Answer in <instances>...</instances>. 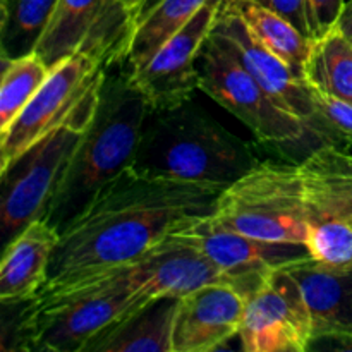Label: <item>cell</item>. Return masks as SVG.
<instances>
[{"mask_svg": "<svg viewBox=\"0 0 352 352\" xmlns=\"http://www.w3.org/2000/svg\"><path fill=\"white\" fill-rule=\"evenodd\" d=\"M220 192L131 165L62 230L43 287L134 263L189 220L212 213Z\"/></svg>", "mask_w": 352, "mask_h": 352, "instance_id": "6da1fadb", "label": "cell"}, {"mask_svg": "<svg viewBox=\"0 0 352 352\" xmlns=\"http://www.w3.org/2000/svg\"><path fill=\"white\" fill-rule=\"evenodd\" d=\"M150 113L146 98L131 79L126 58L107 64L95 116L45 215L58 232L133 165Z\"/></svg>", "mask_w": 352, "mask_h": 352, "instance_id": "7a4b0ae2", "label": "cell"}, {"mask_svg": "<svg viewBox=\"0 0 352 352\" xmlns=\"http://www.w3.org/2000/svg\"><path fill=\"white\" fill-rule=\"evenodd\" d=\"M260 162L250 143L189 100L174 109L151 110L133 167L157 177L226 189Z\"/></svg>", "mask_w": 352, "mask_h": 352, "instance_id": "3957f363", "label": "cell"}, {"mask_svg": "<svg viewBox=\"0 0 352 352\" xmlns=\"http://www.w3.org/2000/svg\"><path fill=\"white\" fill-rule=\"evenodd\" d=\"M212 215L254 239L306 246L308 223L299 164L261 160L222 189Z\"/></svg>", "mask_w": 352, "mask_h": 352, "instance_id": "277c9868", "label": "cell"}, {"mask_svg": "<svg viewBox=\"0 0 352 352\" xmlns=\"http://www.w3.org/2000/svg\"><path fill=\"white\" fill-rule=\"evenodd\" d=\"M199 89L241 120L260 144L294 158L320 148L306 124L285 112L250 74L229 47L210 34L198 60Z\"/></svg>", "mask_w": 352, "mask_h": 352, "instance_id": "5b68a950", "label": "cell"}, {"mask_svg": "<svg viewBox=\"0 0 352 352\" xmlns=\"http://www.w3.org/2000/svg\"><path fill=\"white\" fill-rule=\"evenodd\" d=\"M100 96V95H98ZM98 98L0 172V229L6 246L28 223L45 219L95 116Z\"/></svg>", "mask_w": 352, "mask_h": 352, "instance_id": "8992f818", "label": "cell"}, {"mask_svg": "<svg viewBox=\"0 0 352 352\" xmlns=\"http://www.w3.org/2000/svg\"><path fill=\"white\" fill-rule=\"evenodd\" d=\"M105 69V62L82 52L50 69L36 95L0 133V172L7 170L34 144L91 105L100 95Z\"/></svg>", "mask_w": 352, "mask_h": 352, "instance_id": "52a82bcc", "label": "cell"}, {"mask_svg": "<svg viewBox=\"0 0 352 352\" xmlns=\"http://www.w3.org/2000/svg\"><path fill=\"white\" fill-rule=\"evenodd\" d=\"M313 258L330 265L352 263V153L320 146L299 162Z\"/></svg>", "mask_w": 352, "mask_h": 352, "instance_id": "ba28073f", "label": "cell"}, {"mask_svg": "<svg viewBox=\"0 0 352 352\" xmlns=\"http://www.w3.org/2000/svg\"><path fill=\"white\" fill-rule=\"evenodd\" d=\"M133 28L122 0H58L36 54L50 69L79 52L110 64L126 58Z\"/></svg>", "mask_w": 352, "mask_h": 352, "instance_id": "9c48e42d", "label": "cell"}, {"mask_svg": "<svg viewBox=\"0 0 352 352\" xmlns=\"http://www.w3.org/2000/svg\"><path fill=\"white\" fill-rule=\"evenodd\" d=\"M246 352H305L313 323L301 287L284 267L267 272L246 298L239 330Z\"/></svg>", "mask_w": 352, "mask_h": 352, "instance_id": "30bf717a", "label": "cell"}, {"mask_svg": "<svg viewBox=\"0 0 352 352\" xmlns=\"http://www.w3.org/2000/svg\"><path fill=\"white\" fill-rule=\"evenodd\" d=\"M174 236L181 237L215 265L244 298L256 289L265 274L301 258L311 256L305 244L267 243L229 229L212 213L189 220Z\"/></svg>", "mask_w": 352, "mask_h": 352, "instance_id": "8fae6325", "label": "cell"}, {"mask_svg": "<svg viewBox=\"0 0 352 352\" xmlns=\"http://www.w3.org/2000/svg\"><path fill=\"white\" fill-rule=\"evenodd\" d=\"M220 3L222 0H208L146 64L131 71L134 86L143 93L151 110L182 105L199 89L198 60L215 28Z\"/></svg>", "mask_w": 352, "mask_h": 352, "instance_id": "7c38bea8", "label": "cell"}, {"mask_svg": "<svg viewBox=\"0 0 352 352\" xmlns=\"http://www.w3.org/2000/svg\"><path fill=\"white\" fill-rule=\"evenodd\" d=\"M246 298L226 280L179 298L172 352H212L239 337Z\"/></svg>", "mask_w": 352, "mask_h": 352, "instance_id": "4fadbf2b", "label": "cell"}, {"mask_svg": "<svg viewBox=\"0 0 352 352\" xmlns=\"http://www.w3.org/2000/svg\"><path fill=\"white\" fill-rule=\"evenodd\" d=\"M212 34L236 54L241 64L280 109L299 117L306 124L313 110L311 86L277 55L258 43L246 26L222 3Z\"/></svg>", "mask_w": 352, "mask_h": 352, "instance_id": "5bb4252c", "label": "cell"}, {"mask_svg": "<svg viewBox=\"0 0 352 352\" xmlns=\"http://www.w3.org/2000/svg\"><path fill=\"white\" fill-rule=\"evenodd\" d=\"M136 292L148 302L182 298L212 282L226 280L222 272L181 237L167 236L133 263Z\"/></svg>", "mask_w": 352, "mask_h": 352, "instance_id": "9a60e30c", "label": "cell"}, {"mask_svg": "<svg viewBox=\"0 0 352 352\" xmlns=\"http://www.w3.org/2000/svg\"><path fill=\"white\" fill-rule=\"evenodd\" d=\"M284 268L305 296L311 315L313 339L352 336V263L330 265L306 256Z\"/></svg>", "mask_w": 352, "mask_h": 352, "instance_id": "2e32d148", "label": "cell"}, {"mask_svg": "<svg viewBox=\"0 0 352 352\" xmlns=\"http://www.w3.org/2000/svg\"><path fill=\"white\" fill-rule=\"evenodd\" d=\"M58 241L60 232L45 219H38L3 246L0 263L2 306L23 305L41 291L48 280Z\"/></svg>", "mask_w": 352, "mask_h": 352, "instance_id": "e0dca14e", "label": "cell"}, {"mask_svg": "<svg viewBox=\"0 0 352 352\" xmlns=\"http://www.w3.org/2000/svg\"><path fill=\"white\" fill-rule=\"evenodd\" d=\"M179 298H160L96 336L82 352H172Z\"/></svg>", "mask_w": 352, "mask_h": 352, "instance_id": "ac0fdd59", "label": "cell"}, {"mask_svg": "<svg viewBox=\"0 0 352 352\" xmlns=\"http://www.w3.org/2000/svg\"><path fill=\"white\" fill-rule=\"evenodd\" d=\"M222 6L246 26L251 36L305 78L313 40L277 10L256 0H223Z\"/></svg>", "mask_w": 352, "mask_h": 352, "instance_id": "d6986e66", "label": "cell"}, {"mask_svg": "<svg viewBox=\"0 0 352 352\" xmlns=\"http://www.w3.org/2000/svg\"><path fill=\"white\" fill-rule=\"evenodd\" d=\"M208 0H158L136 19L126 52L131 71L146 64L175 33L198 14Z\"/></svg>", "mask_w": 352, "mask_h": 352, "instance_id": "ffe728a7", "label": "cell"}, {"mask_svg": "<svg viewBox=\"0 0 352 352\" xmlns=\"http://www.w3.org/2000/svg\"><path fill=\"white\" fill-rule=\"evenodd\" d=\"M58 0H0V52L2 60L36 52Z\"/></svg>", "mask_w": 352, "mask_h": 352, "instance_id": "44dd1931", "label": "cell"}, {"mask_svg": "<svg viewBox=\"0 0 352 352\" xmlns=\"http://www.w3.org/2000/svg\"><path fill=\"white\" fill-rule=\"evenodd\" d=\"M305 79L313 88L352 103V45L336 26L313 40Z\"/></svg>", "mask_w": 352, "mask_h": 352, "instance_id": "7402d4cb", "label": "cell"}, {"mask_svg": "<svg viewBox=\"0 0 352 352\" xmlns=\"http://www.w3.org/2000/svg\"><path fill=\"white\" fill-rule=\"evenodd\" d=\"M50 74V67L33 52L24 57L2 60L0 78V133L7 129L31 102Z\"/></svg>", "mask_w": 352, "mask_h": 352, "instance_id": "603a6c76", "label": "cell"}, {"mask_svg": "<svg viewBox=\"0 0 352 352\" xmlns=\"http://www.w3.org/2000/svg\"><path fill=\"white\" fill-rule=\"evenodd\" d=\"M313 110L306 127L320 146L352 148V103L311 86Z\"/></svg>", "mask_w": 352, "mask_h": 352, "instance_id": "cb8c5ba5", "label": "cell"}, {"mask_svg": "<svg viewBox=\"0 0 352 352\" xmlns=\"http://www.w3.org/2000/svg\"><path fill=\"white\" fill-rule=\"evenodd\" d=\"M346 0H306V19L313 40L323 36L336 26Z\"/></svg>", "mask_w": 352, "mask_h": 352, "instance_id": "d4e9b609", "label": "cell"}, {"mask_svg": "<svg viewBox=\"0 0 352 352\" xmlns=\"http://www.w3.org/2000/svg\"><path fill=\"white\" fill-rule=\"evenodd\" d=\"M256 2L277 10L278 14L287 17L291 23H294L306 36H309L308 19H306V0H256Z\"/></svg>", "mask_w": 352, "mask_h": 352, "instance_id": "484cf974", "label": "cell"}, {"mask_svg": "<svg viewBox=\"0 0 352 352\" xmlns=\"http://www.w3.org/2000/svg\"><path fill=\"white\" fill-rule=\"evenodd\" d=\"M336 28L347 38V41L352 45V0L344 3L342 12H340L339 19H337Z\"/></svg>", "mask_w": 352, "mask_h": 352, "instance_id": "4316f807", "label": "cell"}, {"mask_svg": "<svg viewBox=\"0 0 352 352\" xmlns=\"http://www.w3.org/2000/svg\"><path fill=\"white\" fill-rule=\"evenodd\" d=\"M158 0H141V3H140V7H138V12H136V19L138 17L141 16V14H144L146 12L148 9H151V7L155 6V3H157ZM136 19H134V23H136Z\"/></svg>", "mask_w": 352, "mask_h": 352, "instance_id": "83f0119b", "label": "cell"}, {"mask_svg": "<svg viewBox=\"0 0 352 352\" xmlns=\"http://www.w3.org/2000/svg\"><path fill=\"white\" fill-rule=\"evenodd\" d=\"M122 2L126 3V7L131 10V14H133L134 19H136V12H138V7H140L141 0H122Z\"/></svg>", "mask_w": 352, "mask_h": 352, "instance_id": "f1b7e54d", "label": "cell"}]
</instances>
